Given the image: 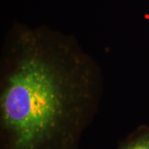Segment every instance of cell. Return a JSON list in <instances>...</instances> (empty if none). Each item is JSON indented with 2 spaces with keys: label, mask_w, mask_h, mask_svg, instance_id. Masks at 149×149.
Returning a JSON list of instances; mask_svg holds the SVG:
<instances>
[{
  "label": "cell",
  "mask_w": 149,
  "mask_h": 149,
  "mask_svg": "<svg viewBox=\"0 0 149 149\" xmlns=\"http://www.w3.org/2000/svg\"><path fill=\"white\" fill-rule=\"evenodd\" d=\"M104 92L76 37L16 23L0 54V149H79Z\"/></svg>",
  "instance_id": "1"
},
{
  "label": "cell",
  "mask_w": 149,
  "mask_h": 149,
  "mask_svg": "<svg viewBox=\"0 0 149 149\" xmlns=\"http://www.w3.org/2000/svg\"><path fill=\"white\" fill-rule=\"evenodd\" d=\"M117 149H149V126H140L122 140Z\"/></svg>",
  "instance_id": "2"
}]
</instances>
